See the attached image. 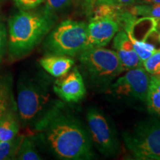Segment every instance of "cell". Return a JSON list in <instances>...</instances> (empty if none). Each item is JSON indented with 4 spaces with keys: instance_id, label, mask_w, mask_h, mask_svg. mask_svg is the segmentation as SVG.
<instances>
[{
    "instance_id": "cell-18",
    "label": "cell",
    "mask_w": 160,
    "mask_h": 160,
    "mask_svg": "<svg viewBox=\"0 0 160 160\" xmlns=\"http://www.w3.org/2000/svg\"><path fill=\"white\" fill-rule=\"evenodd\" d=\"M129 11L136 17L142 16L144 17L160 19V3L138 5L132 7Z\"/></svg>"
},
{
    "instance_id": "cell-19",
    "label": "cell",
    "mask_w": 160,
    "mask_h": 160,
    "mask_svg": "<svg viewBox=\"0 0 160 160\" xmlns=\"http://www.w3.org/2000/svg\"><path fill=\"white\" fill-rule=\"evenodd\" d=\"M131 39L133 48L139 56V57L142 62V64L148 58L151 57L154 52L157 51V48L152 43L148 42L146 40H137L134 38L129 37Z\"/></svg>"
},
{
    "instance_id": "cell-15",
    "label": "cell",
    "mask_w": 160,
    "mask_h": 160,
    "mask_svg": "<svg viewBox=\"0 0 160 160\" xmlns=\"http://www.w3.org/2000/svg\"><path fill=\"white\" fill-rule=\"evenodd\" d=\"M16 159L39 160L42 157L36 145V137L32 136L23 137L18 149Z\"/></svg>"
},
{
    "instance_id": "cell-14",
    "label": "cell",
    "mask_w": 160,
    "mask_h": 160,
    "mask_svg": "<svg viewBox=\"0 0 160 160\" xmlns=\"http://www.w3.org/2000/svg\"><path fill=\"white\" fill-rule=\"evenodd\" d=\"M148 111L151 114L160 117V77L151 76L148 94L146 97Z\"/></svg>"
},
{
    "instance_id": "cell-5",
    "label": "cell",
    "mask_w": 160,
    "mask_h": 160,
    "mask_svg": "<svg viewBox=\"0 0 160 160\" xmlns=\"http://www.w3.org/2000/svg\"><path fill=\"white\" fill-rule=\"evenodd\" d=\"M88 25L82 22L65 20L51 32L44 43L48 54L75 57L91 48Z\"/></svg>"
},
{
    "instance_id": "cell-24",
    "label": "cell",
    "mask_w": 160,
    "mask_h": 160,
    "mask_svg": "<svg viewBox=\"0 0 160 160\" xmlns=\"http://www.w3.org/2000/svg\"><path fill=\"white\" fill-rule=\"evenodd\" d=\"M84 6L88 13H92L93 9L97 5V0H83Z\"/></svg>"
},
{
    "instance_id": "cell-8",
    "label": "cell",
    "mask_w": 160,
    "mask_h": 160,
    "mask_svg": "<svg viewBox=\"0 0 160 160\" xmlns=\"http://www.w3.org/2000/svg\"><path fill=\"white\" fill-rule=\"evenodd\" d=\"M150 81L151 75L142 67L138 68L128 70L111 85V89L117 95L145 102Z\"/></svg>"
},
{
    "instance_id": "cell-21",
    "label": "cell",
    "mask_w": 160,
    "mask_h": 160,
    "mask_svg": "<svg viewBox=\"0 0 160 160\" xmlns=\"http://www.w3.org/2000/svg\"><path fill=\"white\" fill-rule=\"evenodd\" d=\"M73 0H45L44 11L54 15L56 12L66 8L71 5Z\"/></svg>"
},
{
    "instance_id": "cell-9",
    "label": "cell",
    "mask_w": 160,
    "mask_h": 160,
    "mask_svg": "<svg viewBox=\"0 0 160 160\" xmlns=\"http://www.w3.org/2000/svg\"><path fill=\"white\" fill-rule=\"evenodd\" d=\"M53 86V91L65 102H79L85 97L86 88L83 77L77 68L59 77Z\"/></svg>"
},
{
    "instance_id": "cell-1",
    "label": "cell",
    "mask_w": 160,
    "mask_h": 160,
    "mask_svg": "<svg viewBox=\"0 0 160 160\" xmlns=\"http://www.w3.org/2000/svg\"><path fill=\"white\" fill-rule=\"evenodd\" d=\"M37 139L61 159H91L94 156L91 136L81 122L60 104L33 128Z\"/></svg>"
},
{
    "instance_id": "cell-11",
    "label": "cell",
    "mask_w": 160,
    "mask_h": 160,
    "mask_svg": "<svg viewBox=\"0 0 160 160\" xmlns=\"http://www.w3.org/2000/svg\"><path fill=\"white\" fill-rule=\"evenodd\" d=\"M113 48L121 62L124 71L138 68L143 66L142 62L133 48L128 34L125 31L117 32L113 40Z\"/></svg>"
},
{
    "instance_id": "cell-29",
    "label": "cell",
    "mask_w": 160,
    "mask_h": 160,
    "mask_svg": "<svg viewBox=\"0 0 160 160\" xmlns=\"http://www.w3.org/2000/svg\"><path fill=\"white\" fill-rule=\"evenodd\" d=\"M156 75H157V76H159V77H160V71H159V72H158V73H157V74H156Z\"/></svg>"
},
{
    "instance_id": "cell-16",
    "label": "cell",
    "mask_w": 160,
    "mask_h": 160,
    "mask_svg": "<svg viewBox=\"0 0 160 160\" xmlns=\"http://www.w3.org/2000/svg\"><path fill=\"white\" fill-rule=\"evenodd\" d=\"M17 108L11 84L7 79H0V119L10 110Z\"/></svg>"
},
{
    "instance_id": "cell-27",
    "label": "cell",
    "mask_w": 160,
    "mask_h": 160,
    "mask_svg": "<svg viewBox=\"0 0 160 160\" xmlns=\"http://www.w3.org/2000/svg\"><path fill=\"white\" fill-rule=\"evenodd\" d=\"M143 4H153V3H160V0H142V2Z\"/></svg>"
},
{
    "instance_id": "cell-28",
    "label": "cell",
    "mask_w": 160,
    "mask_h": 160,
    "mask_svg": "<svg viewBox=\"0 0 160 160\" xmlns=\"http://www.w3.org/2000/svg\"><path fill=\"white\" fill-rule=\"evenodd\" d=\"M111 2L112 0H97V5L100 4H111Z\"/></svg>"
},
{
    "instance_id": "cell-12",
    "label": "cell",
    "mask_w": 160,
    "mask_h": 160,
    "mask_svg": "<svg viewBox=\"0 0 160 160\" xmlns=\"http://www.w3.org/2000/svg\"><path fill=\"white\" fill-rule=\"evenodd\" d=\"M42 68L54 77H61L71 71L74 61L70 57L48 54L39 60Z\"/></svg>"
},
{
    "instance_id": "cell-7",
    "label": "cell",
    "mask_w": 160,
    "mask_h": 160,
    "mask_svg": "<svg viewBox=\"0 0 160 160\" xmlns=\"http://www.w3.org/2000/svg\"><path fill=\"white\" fill-rule=\"evenodd\" d=\"M87 122L92 142L100 153L106 157L117 154L119 142L108 119L99 110L90 108L87 113Z\"/></svg>"
},
{
    "instance_id": "cell-13",
    "label": "cell",
    "mask_w": 160,
    "mask_h": 160,
    "mask_svg": "<svg viewBox=\"0 0 160 160\" xmlns=\"http://www.w3.org/2000/svg\"><path fill=\"white\" fill-rule=\"evenodd\" d=\"M19 125L17 108H13L0 119V142L8 141L17 137Z\"/></svg>"
},
{
    "instance_id": "cell-20",
    "label": "cell",
    "mask_w": 160,
    "mask_h": 160,
    "mask_svg": "<svg viewBox=\"0 0 160 160\" xmlns=\"http://www.w3.org/2000/svg\"><path fill=\"white\" fill-rule=\"evenodd\" d=\"M143 67L150 74H157L160 71V49L157 50L144 62Z\"/></svg>"
},
{
    "instance_id": "cell-6",
    "label": "cell",
    "mask_w": 160,
    "mask_h": 160,
    "mask_svg": "<svg viewBox=\"0 0 160 160\" xmlns=\"http://www.w3.org/2000/svg\"><path fill=\"white\" fill-rule=\"evenodd\" d=\"M127 148L137 159L160 160V121L155 118L139 122L123 133Z\"/></svg>"
},
{
    "instance_id": "cell-10",
    "label": "cell",
    "mask_w": 160,
    "mask_h": 160,
    "mask_svg": "<svg viewBox=\"0 0 160 160\" xmlns=\"http://www.w3.org/2000/svg\"><path fill=\"white\" fill-rule=\"evenodd\" d=\"M119 31V25L107 18H92L88 25V37L93 47L107 45Z\"/></svg>"
},
{
    "instance_id": "cell-2",
    "label": "cell",
    "mask_w": 160,
    "mask_h": 160,
    "mask_svg": "<svg viewBox=\"0 0 160 160\" xmlns=\"http://www.w3.org/2000/svg\"><path fill=\"white\" fill-rule=\"evenodd\" d=\"M54 15L21 10L8 22V50L11 59L28 54L42 40L54 25Z\"/></svg>"
},
{
    "instance_id": "cell-22",
    "label": "cell",
    "mask_w": 160,
    "mask_h": 160,
    "mask_svg": "<svg viewBox=\"0 0 160 160\" xmlns=\"http://www.w3.org/2000/svg\"><path fill=\"white\" fill-rule=\"evenodd\" d=\"M45 0H14L16 5L23 11L33 9L42 3Z\"/></svg>"
},
{
    "instance_id": "cell-25",
    "label": "cell",
    "mask_w": 160,
    "mask_h": 160,
    "mask_svg": "<svg viewBox=\"0 0 160 160\" xmlns=\"http://www.w3.org/2000/svg\"><path fill=\"white\" fill-rule=\"evenodd\" d=\"M137 1V0H112L111 5H115L123 7V6L131 5Z\"/></svg>"
},
{
    "instance_id": "cell-17",
    "label": "cell",
    "mask_w": 160,
    "mask_h": 160,
    "mask_svg": "<svg viewBox=\"0 0 160 160\" xmlns=\"http://www.w3.org/2000/svg\"><path fill=\"white\" fill-rule=\"evenodd\" d=\"M23 137L18 135L13 139L0 142V160L16 159L18 149Z\"/></svg>"
},
{
    "instance_id": "cell-4",
    "label": "cell",
    "mask_w": 160,
    "mask_h": 160,
    "mask_svg": "<svg viewBox=\"0 0 160 160\" xmlns=\"http://www.w3.org/2000/svg\"><path fill=\"white\" fill-rule=\"evenodd\" d=\"M80 71L90 85L103 88L124 71L117 52L93 47L79 55Z\"/></svg>"
},
{
    "instance_id": "cell-3",
    "label": "cell",
    "mask_w": 160,
    "mask_h": 160,
    "mask_svg": "<svg viewBox=\"0 0 160 160\" xmlns=\"http://www.w3.org/2000/svg\"><path fill=\"white\" fill-rule=\"evenodd\" d=\"M62 103L52 95L48 82L45 78L28 75L19 78L17 108L22 126L33 129Z\"/></svg>"
},
{
    "instance_id": "cell-23",
    "label": "cell",
    "mask_w": 160,
    "mask_h": 160,
    "mask_svg": "<svg viewBox=\"0 0 160 160\" xmlns=\"http://www.w3.org/2000/svg\"><path fill=\"white\" fill-rule=\"evenodd\" d=\"M7 31L3 23L0 22V62L2 59L6 51V45H7Z\"/></svg>"
},
{
    "instance_id": "cell-26",
    "label": "cell",
    "mask_w": 160,
    "mask_h": 160,
    "mask_svg": "<svg viewBox=\"0 0 160 160\" xmlns=\"http://www.w3.org/2000/svg\"><path fill=\"white\" fill-rule=\"evenodd\" d=\"M155 31H157L158 36L160 39V19H157V24H156Z\"/></svg>"
}]
</instances>
